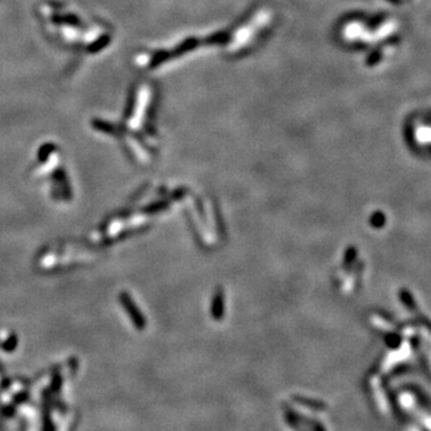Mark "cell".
<instances>
[{
	"instance_id": "cell-1",
	"label": "cell",
	"mask_w": 431,
	"mask_h": 431,
	"mask_svg": "<svg viewBox=\"0 0 431 431\" xmlns=\"http://www.w3.org/2000/svg\"><path fill=\"white\" fill-rule=\"evenodd\" d=\"M211 314L213 320L221 321L224 315V292L222 289H218L213 296L212 307H211Z\"/></svg>"
},
{
	"instance_id": "cell-2",
	"label": "cell",
	"mask_w": 431,
	"mask_h": 431,
	"mask_svg": "<svg viewBox=\"0 0 431 431\" xmlns=\"http://www.w3.org/2000/svg\"><path fill=\"white\" fill-rule=\"evenodd\" d=\"M295 401H297L298 404L302 405V406L313 408V410H325L326 405L322 404L321 401H316V400H312V399H307V398H302V396H294Z\"/></svg>"
},
{
	"instance_id": "cell-5",
	"label": "cell",
	"mask_w": 431,
	"mask_h": 431,
	"mask_svg": "<svg viewBox=\"0 0 431 431\" xmlns=\"http://www.w3.org/2000/svg\"><path fill=\"white\" fill-rule=\"evenodd\" d=\"M54 22L56 23H69V24H79L78 18L73 16H65V17H54Z\"/></svg>"
},
{
	"instance_id": "cell-3",
	"label": "cell",
	"mask_w": 431,
	"mask_h": 431,
	"mask_svg": "<svg viewBox=\"0 0 431 431\" xmlns=\"http://www.w3.org/2000/svg\"><path fill=\"white\" fill-rule=\"evenodd\" d=\"M108 43H109V36H107V35L106 36H102V38H101L100 40L96 41L95 43H92L91 46H90L89 50L91 53H96V52H98V50L102 49V48L106 47Z\"/></svg>"
},
{
	"instance_id": "cell-6",
	"label": "cell",
	"mask_w": 431,
	"mask_h": 431,
	"mask_svg": "<svg viewBox=\"0 0 431 431\" xmlns=\"http://www.w3.org/2000/svg\"><path fill=\"white\" fill-rule=\"evenodd\" d=\"M353 255H356V248H350V249L348 250V253H346L345 259H346V264L350 265L352 263V260H353Z\"/></svg>"
},
{
	"instance_id": "cell-4",
	"label": "cell",
	"mask_w": 431,
	"mask_h": 431,
	"mask_svg": "<svg viewBox=\"0 0 431 431\" xmlns=\"http://www.w3.org/2000/svg\"><path fill=\"white\" fill-rule=\"evenodd\" d=\"M94 126L96 128L100 129V131H102V132H109V133H112V132L114 131V128H113V126L111 125V123L104 122V121H101V120L94 121Z\"/></svg>"
}]
</instances>
